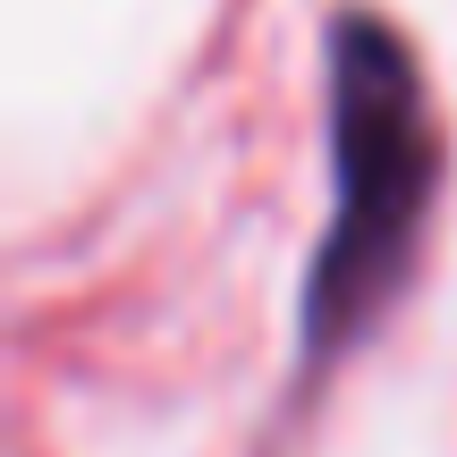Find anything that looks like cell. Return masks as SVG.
<instances>
[{
  "label": "cell",
  "instance_id": "6da1fadb",
  "mask_svg": "<svg viewBox=\"0 0 457 457\" xmlns=\"http://www.w3.org/2000/svg\"><path fill=\"white\" fill-rule=\"evenodd\" d=\"M441 187L415 51L373 9L330 17V228L305 271V347H347L398 296Z\"/></svg>",
  "mask_w": 457,
  "mask_h": 457
}]
</instances>
